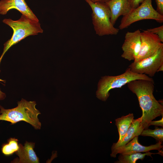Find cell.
<instances>
[{
  "instance_id": "cell-1",
  "label": "cell",
  "mask_w": 163,
  "mask_h": 163,
  "mask_svg": "<svg viewBox=\"0 0 163 163\" xmlns=\"http://www.w3.org/2000/svg\"><path fill=\"white\" fill-rule=\"evenodd\" d=\"M127 84L128 89L136 96L142 110V125L144 129L148 128L151 121L163 114V105L155 99L153 94L154 81L136 80Z\"/></svg>"
},
{
  "instance_id": "cell-2",
  "label": "cell",
  "mask_w": 163,
  "mask_h": 163,
  "mask_svg": "<svg viewBox=\"0 0 163 163\" xmlns=\"http://www.w3.org/2000/svg\"><path fill=\"white\" fill-rule=\"evenodd\" d=\"M35 101H28L24 99L18 102L16 107L5 109L0 105V120L8 121L14 124L20 121H24L31 125L35 129H40L41 123L38 118L40 114L36 109Z\"/></svg>"
},
{
  "instance_id": "cell-3",
  "label": "cell",
  "mask_w": 163,
  "mask_h": 163,
  "mask_svg": "<svg viewBox=\"0 0 163 163\" xmlns=\"http://www.w3.org/2000/svg\"><path fill=\"white\" fill-rule=\"evenodd\" d=\"M3 22L9 26L13 32L11 39L4 44L3 51L0 57V65L5 54L12 46L28 36L37 35L43 32L39 21H33L23 14L18 20L5 19Z\"/></svg>"
},
{
  "instance_id": "cell-4",
  "label": "cell",
  "mask_w": 163,
  "mask_h": 163,
  "mask_svg": "<svg viewBox=\"0 0 163 163\" xmlns=\"http://www.w3.org/2000/svg\"><path fill=\"white\" fill-rule=\"evenodd\" d=\"M139 79L154 80L145 74L132 72L129 67L123 73L119 75L102 77L98 83L96 97L102 101H106L109 96L111 90L121 88L131 81Z\"/></svg>"
},
{
  "instance_id": "cell-5",
  "label": "cell",
  "mask_w": 163,
  "mask_h": 163,
  "mask_svg": "<svg viewBox=\"0 0 163 163\" xmlns=\"http://www.w3.org/2000/svg\"><path fill=\"white\" fill-rule=\"evenodd\" d=\"M85 0L92 9V23L96 34L100 36L117 35L119 29L111 23L110 11L106 3Z\"/></svg>"
},
{
  "instance_id": "cell-6",
  "label": "cell",
  "mask_w": 163,
  "mask_h": 163,
  "mask_svg": "<svg viewBox=\"0 0 163 163\" xmlns=\"http://www.w3.org/2000/svg\"><path fill=\"white\" fill-rule=\"evenodd\" d=\"M145 19L153 20L159 23L163 22V15L153 8L152 0H144L139 6L123 16L119 26V29L127 28L135 22Z\"/></svg>"
},
{
  "instance_id": "cell-7",
  "label": "cell",
  "mask_w": 163,
  "mask_h": 163,
  "mask_svg": "<svg viewBox=\"0 0 163 163\" xmlns=\"http://www.w3.org/2000/svg\"><path fill=\"white\" fill-rule=\"evenodd\" d=\"M163 64V46L152 56L137 62L134 61L128 66L136 73L153 77L160 67Z\"/></svg>"
},
{
  "instance_id": "cell-8",
  "label": "cell",
  "mask_w": 163,
  "mask_h": 163,
  "mask_svg": "<svg viewBox=\"0 0 163 163\" xmlns=\"http://www.w3.org/2000/svg\"><path fill=\"white\" fill-rule=\"evenodd\" d=\"M141 44L139 53L134 61L137 62L155 54L163 43L156 35L146 30L141 32Z\"/></svg>"
},
{
  "instance_id": "cell-9",
  "label": "cell",
  "mask_w": 163,
  "mask_h": 163,
  "mask_svg": "<svg viewBox=\"0 0 163 163\" xmlns=\"http://www.w3.org/2000/svg\"><path fill=\"white\" fill-rule=\"evenodd\" d=\"M141 32L140 30L138 29L133 32L128 31L126 34L122 46V58L129 61H134L140 48Z\"/></svg>"
},
{
  "instance_id": "cell-10",
  "label": "cell",
  "mask_w": 163,
  "mask_h": 163,
  "mask_svg": "<svg viewBox=\"0 0 163 163\" xmlns=\"http://www.w3.org/2000/svg\"><path fill=\"white\" fill-rule=\"evenodd\" d=\"M138 139V136H136L126 145L111 150V157L115 158L118 154H130L136 152H146L154 150L163 152L161 150L163 148L161 142L159 141L155 144L145 146L139 143Z\"/></svg>"
},
{
  "instance_id": "cell-11",
  "label": "cell",
  "mask_w": 163,
  "mask_h": 163,
  "mask_svg": "<svg viewBox=\"0 0 163 163\" xmlns=\"http://www.w3.org/2000/svg\"><path fill=\"white\" fill-rule=\"evenodd\" d=\"M15 9L23 15L36 21L39 20L29 7L25 0H1L0 1V14L5 15L10 10Z\"/></svg>"
},
{
  "instance_id": "cell-12",
  "label": "cell",
  "mask_w": 163,
  "mask_h": 163,
  "mask_svg": "<svg viewBox=\"0 0 163 163\" xmlns=\"http://www.w3.org/2000/svg\"><path fill=\"white\" fill-rule=\"evenodd\" d=\"M105 3L110 10V21L114 25L119 17L127 15L133 9L129 0H110Z\"/></svg>"
},
{
  "instance_id": "cell-13",
  "label": "cell",
  "mask_w": 163,
  "mask_h": 163,
  "mask_svg": "<svg viewBox=\"0 0 163 163\" xmlns=\"http://www.w3.org/2000/svg\"><path fill=\"white\" fill-rule=\"evenodd\" d=\"M35 143L26 141L24 145L19 144V149L16 152L19 157L17 163H38L39 158L34 150Z\"/></svg>"
},
{
  "instance_id": "cell-14",
  "label": "cell",
  "mask_w": 163,
  "mask_h": 163,
  "mask_svg": "<svg viewBox=\"0 0 163 163\" xmlns=\"http://www.w3.org/2000/svg\"><path fill=\"white\" fill-rule=\"evenodd\" d=\"M142 120V116L137 119H134L122 140L113 143L111 147V150L126 145L135 137L140 135L144 129L141 124Z\"/></svg>"
},
{
  "instance_id": "cell-15",
  "label": "cell",
  "mask_w": 163,
  "mask_h": 163,
  "mask_svg": "<svg viewBox=\"0 0 163 163\" xmlns=\"http://www.w3.org/2000/svg\"><path fill=\"white\" fill-rule=\"evenodd\" d=\"M134 118L133 113H129L115 119V125L117 127L119 134L117 142L122 140L133 121Z\"/></svg>"
},
{
  "instance_id": "cell-16",
  "label": "cell",
  "mask_w": 163,
  "mask_h": 163,
  "mask_svg": "<svg viewBox=\"0 0 163 163\" xmlns=\"http://www.w3.org/2000/svg\"><path fill=\"white\" fill-rule=\"evenodd\" d=\"M159 154L163 155V152H158L157 153H152L149 152L145 153L136 152L130 154H120L118 157V160L116 161V163H136V161L140 159L142 160L146 156L152 157V154Z\"/></svg>"
},
{
  "instance_id": "cell-17",
  "label": "cell",
  "mask_w": 163,
  "mask_h": 163,
  "mask_svg": "<svg viewBox=\"0 0 163 163\" xmlns=\"http://www.w3.org/2000/svg\"><path fill=\"white\" fill-rule=\"evenodd\" d=\"M19 147L18 139L15 138H10L8 140L7 143L2 145L1 151L4 155L9 156L17 152Z\"/></svg>"
},
{
  "instance_id": "cell-18",
  "label": "cell",
  "mask_w": 163,
  "mask_h": 163,
  "mask_svg": "<svg viewBox=\"0 0 163 163\" xmlns=\"http://www.w3.org/2000/svg\"><path fill=\"white\" fill-rule=\"evenodd\" d=\"M140 135L152 137L158 142L163 141V129L156 127L154 129L147 128L143 129Z\"/></svg>"
},
{
  "instance_id": "cell-19",
  "label": "cell",
  "mask_w": 163,
  "mask_h": 163,
  "mask_svg": "<svg viewBox=\"0 0 163 163\" xmlns=\"http://www.w3.org/2000/svg\"><path fill=\"white\" fill-rule=\"evenodd\" d=\"M147 30L157 35L161 41L163 42V25L155 28L148 29Z\"/></svg>"
},
{
  "instance_id": "cell-20",
  "label": "cell",
  "mask_w": 163,
  "mask_h": 163,
  "mask_svg": "<svg viewBox=\"0 0 163 163\" xmlns=\"http://www.w3.org/2000/svg\"><path fill=\"white\" fill-rule=\"evenodd\" d=\"M156 6V11L163 15V0H155Z\"/></svg>"
},
{
  "instance_id": "cell-21",
  "label": "cell",
  "mask_w": 163,
  "mask_h": 163,
  "mask_svg": "<svg viewBox=\"0 0 163 163\" xmlns=\"http://www.w3.org/2000/svg\"><path fill=\"white\" fill-rule=\"evenodd\" d=\"M144 1V0H129L133 9L136 8Z\"/></svg>"
},
{
  "instance_id": "cell-22",
  "label": "cell",
  "mask_w": 163,
  "mask_h": 163,
  "mask_svg": "<svg viewBox=\"0 0 163 163\" xmlns=\"http://www.w3.org/2000/svg\"><path fill=\"white\" fill-rule=\"evenodd\" d=\"M151 125H154L156 126H163V116L162 118L159 120L157 121H151L148 125L149 127Z\"/></svg>"
},
{
  "instance_id": "cell-23",
  "label": "cell",
  "mask_w": 163,
  "mask_h": 163,
  "mask_svg": "<svg viewBox=\"0 0 163 163\" xmlns=\"http://www.w3.org/2000/svg\"><path fill=\"white\" fill-rule=\"evenodd\" d=\"M4 82L5 83V81L0 78V82ZM6 97V94L5 93L2 92L0 89V100H3Z\"/></svg>"
},
{
  "instance_id": "cell-24",
  "label": "cell",
  "mask_w": 163,
  "mask_h": 163,
  "mask_svg": "<svg viewBox=\"0 0 163 163\" xmlns=\"http://www.w3.org/2000/svg\"><path fill=\"white\" fill-rule=\"evenodd\" d=\"M110 0H91V1L93 2H100L105 3L107 2Z\"/></svg>"
},
{
  "instance_id": "cell-25",
  "label": "cell",
  "mask_w": 163,
  "mask_h": 163,
  "mask_svg": "<svg viewBox=\"0 0 163 163\" xmlns=\"http://www.w3.org/2000/svg\"><path fill=\"white\" fill-rule=\"evenodd\" d=\"M163 71V64L161 65L159 68L158 69L157 71V72Z\"/></svg>"
}]
</instances>
